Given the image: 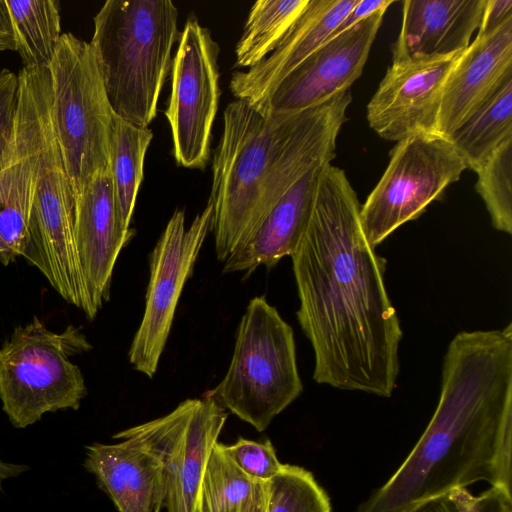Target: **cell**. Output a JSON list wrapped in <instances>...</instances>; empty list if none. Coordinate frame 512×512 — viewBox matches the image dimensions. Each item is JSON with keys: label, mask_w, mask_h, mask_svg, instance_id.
<instances>
[{"label": "cell", "mask_w": 512, "mask_h": 512, "mask_svg": "<svg viewBox=\"0 0 512 512\" xmlns=\"http://www.w3.org/2000/svg\"><path fill=\"white\" fill-rule=\"evenodd\" d=\"M265 512H331V505L311 472L284 464L268 483Z\"/></svg>", "instance_id": "83f0119b"}, {"label": "cell", "mask_w": 512, "mask_h": 512, "mask_svg": "<svg viewBox=\"0 0 512 512\" xmlns=\"http://www.w3.org/2000/svg\"><path fill=\"white\" fill-rule=\"evenodd\" d=\"M386 10L375 12L312 52L277 86L264 115L302 111L350 90L362 74Z\"/></svg>", "instance_id": "5bb4252c"}, {"label": "cell", "mask_w": 512, "mask_h": 512, "mask_svg": "<svg viewBox=\"0 0 512 512\" xmlns=\"http://www.w3.org/2000/svg\"><path fill=\"white\" fill-rule=\"evenodd\" d=\"M476 191L483 199L493 227L512 234V138L506 140L476 171Z\"/></svg>", "instance_id": "4316f807"}, {"label": "cell", "mask_w": 512, "mask_h": 512, "mask_svg": "<svg viewBox=\"0 0 512 512\" xmlns=\"http://www.w3.org/2000/svg\"><path fill=\"white\" fill-rule=\"evenodd\" d=\"M91 349L73 325L54 332L34 316L15 327L0 348V400L11 424L22 429L45 413L79 409L87 388L70 357Z\"/></svg>", "instance_id": "8992f818"}, {"label": "cell", "mask_w": 512, "mask_h": 512, "mask_svg": "<svg viewBox=\"0 0 512 512\" xmlns=\"http://www.w3.org/2000/svg\"><path fill=\"white\" fill-rule=\"evenodd\" d=\"M220 47L197 17L185 22L172 60L165 116L177 164L203 169L210 157L212 128L220 99Z\"/></svg>", "instance_id": "8fae6325"}, {"label": "cell", "mask_w": 512, "mask_h": 512, "mask_svg": "<svg viewBox=\"0 0 512 512\" xmlns=\"http://www.w3.org/2000/svg\"><path fill=\"white\" fill-rule=\"evenodd\" d=\"M134 230L123 228L110 166L75 198L74 241L92 320L109 299L114 266Z\"/></svg>", "instance_id": "2e32d148"}, {"label": "cell", "mask_w": 512, "mask_h": 512, "mask_svg": "<svg viewBox=\"0 0 512 512\" xmlns=\"http://www.w3.org/2000/svg\"><path fill=\"white\" fill-rule=\"evenodd\" d=\"M268 483L245 474L217 442L201 479L198 512H243L263 506Z\"/></svg>", "instance_id": "603a6c76"}, {"label": "cell", "mask_w": 512, "mask_h": 512, "mask_svg": "<svg viewBox=\"0 0 512 512\" xmlns=\"http://www.w3.org/2000/svg\"><path fill=\"white\" fill-rule=\"evenodd\" d=\"M153 132L113 114L110 135V171L124 229L130 223L143 180L144 160Z\"/></svg>", "instance_id": "cb8c5ba5"}, {"label": "cell", "mask_w": 512, "mask_h": 512, "mask_svg": "<svg viewBox=\"0 0 512 512\" xmlns=\"http://www.w3.org/2000/svg\"><path fill=\"white\" fill-rule=\"evenodd\" d=\"M213 398L187 399L172 412L125 429L113 438L129 440L159 462L166 512H198L201 479L227 419Z\"/></svg>", "instance_id": "30bf717a"}, {"label": "cell", "mask_w": 512, "mask_h": 512, "mask_svg": "<svg viewBox=\"0 0 512 512\" xmlns=\"http://www.w3.org/2000/svg\"><path fill=\"white\" fill-rule=\"evenodd\" d=\"M358 0H309L276 48L245 72H235L230 90L264 115L281 81L320 47Z\"/></svg>", "instance_id": "e0dca14e"}, {"label": "cell", "mask_w": 512, "mask_h": 512, "mask_svg": "<svg viewBox=\"0 0 512 512\" xmlns=\"http://www.w3.org/2000/svg\"><path fill=\"white\" fill-rule=\"evenodd\" d=\"M266 505V504H265ZM265 505L243 512H265Z\"/></svg>", "instance_id": "d590c367"}, {"label": "cell", "mask_w": 512, "mask_h": 512, "mask_svg": "<svg viewBox=\"0 0 512 512\" xmlns=\"http://www.w3.org/2000/svg\"><path fill=\"white\" fill-rule=\"evenodd\" d=\"M302 111L263 115L240 99L225 108L208 200L219 261L224 262L261 222L274 164Z\"/></svg>", "instance_id": "277c9868"}, {"label": "cell", "mask_w": 512, "mask_h": 512, "mask_svg": "<svg viewBox=\"0 0 512 512\" xmlns=\"http://www.w3.org/2000/svg\"><path fill=\"white\" fill-rule=\"evenodd\" d=\"M4 253H5V250H4V247L0 241V261L3 259L4 257Z\"/></svg>", "instance_id": "8d00e7d4"}, {"label": "cell", "mask_w": 512, "mask_h": 512, "mask_svg": "<svg viewBox=\"0 0 512 512\" xmlns=\"http://www.w3.org/2000/svg\"><path fill=\"white\" fill-rule=\"evenodd\" d=\"M392 3L390 0H358L326 40L352 28L375 12L387 9Z\"/></svg>", "instance_id": "d6a6232c"}, {"label": "cell", "mask_w": 512, "mask_h": 512, "mask_svg": "<svg viewBox=\"0 0 512 512\" xmlns=\"http://www.w3.org/2000/svg\"><path fill=\"white\" fill-rule=\"evenodd\" d=\"M28 469L29 467L25 465L7 463L0 460V491L5 480L16 477Z\"/></svg>", "instance_id": "e575fe53"}, {"label": "cell", "mask_w": 512, "mask_h": 512, "mask_svg": "<svg viewBox=\"0 0 512 512\" xmlns=\"http://www.w3.org/2000/svg\"><path fill=\"white\" fill-rule=\"evenodd\" d=\"M19 99L18 74L0 70V158L10 142L15 125Z\"/></svg>", "instance_id": "4dcf8cb0"}, {"label": "cell", "mask_w": 512, "mask_h": 512, "mask_svg": "<svg viewBox=\"0 0 512 512\" xmlns=\"http://www.w3.org/2000/svg\"><path fill=\"white\" fill-rule=\"evenodd\" d=\"M16 51L14 30L5 0H0V51Z\"/></svg>", "instance_id": "836d02e7"}, {"label": "cell", "mask_w": 512, "mask_h": 512, "mask_svg": "<svg viewBox=\"0 0 512 512\" xmlns=\"http://www.w3.org/2000/svg\"><path fill=\"white\" fill-rule=\"evenodd\" d=\"M466 168L476 172L512 138V74L448 137Z\"/></svg>", "instance_id": "7402d4cb"}, {"label": "cell", "mask_w": 512, "mask_h": 512, "mask_svg": "<svg viewBox=\"0 0 512 512\" xmlns=\"http://www.w3.org/2000/svg\"><path fill=\"white\" fill-rule=\"evenodd\" d=\"M405 512H512V495L511 491L499 487H490L479 495L459 487L426 499Z\"/></svg>", "instance_id": "f1b7e54d"}, {"label": "cell", "mask_w": 512, "mask_h": 512, "mask_svg": "<svg viewBox=\"0 0 512 512\" xmlns=\"http://www.w3.org/2000/svg\"><path fill=\"white\" fill-rule=\"evenodd\" d=\"M170 0H107L94 16L89 42L115 114L148 127L179 38Z\"/></svg>", "instance_id": "3957f363"}, {"label": "cell", "mask_w": 512, "mask_h": 512, "mask_svg": "<svg viewBox=\"0 0 512 512\" xmlns=\"http://www.w3.org/2000/svg\"><path fill=\"white\" fill-rule=\"evenodd\" d=\"M486 0H406L392 59L463 52L480 26Z\"/></svg>", "instance_id": "d6986e66"}, {"label": "cell", "mask_w": 512, "mask_h": 512, "mask_svg": "<svg viewBox=\"0 0 512 512\" xmlns=\"http://www.w3.org/2000/svg\"><path fill=\"white\" fill-rule=\"evenodd\" d=\"M512 324L463 331L444 356L435 412L405 461L355 512H405L484 481L511 491Z\"/></svg>", "instance_id": "7a4b0ae2"}, {"label": "cell", "mask_w": 512, "mask_h": 512, "mask_svg": "<svg viewBox=\"0 0 512 512\" xmlns=\"http://www.w3.org/2000/svg\"><path fill=\"white\" fill-rule=\"evenodd\" d=\"M212 214L208 202L186 229L184 211L176 210L150 254L144 314L128 353L133 368L149 378L157 371L183 287L211 230Z\"/></svg>", "instance_id": "7c38bea8"}, {"label": "cell", "mask_w": 512, "mask_h": 512, "mask_svg": "<svg viewBox=\"0 0 512 512\" xmlns=\"http://www.w3.org/2000/svg\"><path fill=\"white\" fill-rule=\"evenodd\" d=\"M302 391L291 326L264 296L252 298L227 373L205 396L262 432Z\"/></svg>", "instance_id": "5b68a950"}, {"label": "cell", "mask_w": 512, "mask_h": 512, "mask_svg": "<svg viewBox=\"0 0 512 512\" xmlns=\"http://www.w3.org/2000/svg\"><path fill=\"white\" fill-rule=\"evenodd\" d=\"M84 467L118 512H161L164 488L161 466L148 451L129 440L86 447Z\"/></svg>", "instance_id": "44dd1931"}, {"label": "cell", "mask_w": 512, "mask_h": 512, "mask_svg": "<svg viewBox=\"0 0 512 512\" xmlns=\"http://www.w3.org/2000/svg\"><path fill=\"white\" fill-rule=\"evenodd\" d=\"M325 165V164H324ZM307 172L276 202L252 233L224 261L223 273L273 268L296 249L313 209L322 167Z\"/></svg>", "instance_id": "ffe728a7"}, {"label": "cell", "mask_w": 512, "mask_h": 512, "mask_svg": "<svg viewBox=\"0 0 512 512\" xmlns=\"http://www.w3.org/2000/svg\"><path fill=\"white\" fill-rule=\"evenodd\" d=\"M512 74V19L476 36L455 61L442 88L436 133L448 137Z\"/></svg>", "instance_id": "ac0fdd59"}, {"label": "cell", "mask_w": 512, "mask_h": 512, "mask_svg": "<svg viewBox=\"0 0 512 512\" xmlns=\"http://www.w3.org/2000/svg\"><path fill=\"white\" fill-rule=\"evenodd\" d=\"M224 450L245 474L259 481L269 482L284 465L268 439L257 442L240 437L234 444H224Z\"/></svg>", "instance_id": "f546056e"}, {"label": "cell", "mask_w": 512, "mask_h": 512, "mask_svg": "<svg viewBox=\"0 0 512 512\" xmlns=\"http://www.w3.org/2000/svg\"><path fill=\"white\" fill-rule=\"evenodd\" d=\"M509 19H512V0H486L477 35H487Z\"/></svg>", "instance_id": "1f68e13d"}, {"label": "cell", "mask_w": 512, "mask_h": 512, "mask_svg": "<svg viewBox=\"0 0 512 512\" xmlns=\"http://www.w3.org/2000/svg\"><path fill=\"white\" fill-rule=\"evenodd\" d=\"M49 68L36 69L38 169L22 257L34 265L68 303L78 302L85 286L74 241L75 197L51 119Z\"/></svg>", "instance_id": "52a82bcc"}, {"label": "cell", "mask_w": 512, "mask_h": 512, "mask_svg": "<svg viewBox=\"0 0 512 512\" xmlns=\"http://www.w3.org/2000/svg\"><path fill=\"white\" fill-rule=\"evenodd\" d=\"M360 207L345 172L325 164L291 255L297 319L314 351L317 383L390 397L403 333L384 282L386 260L365 237Z\"/></svg>", "instance_id": "6da1fadb"}, {"label": "cell", "mask_w": 512, "mask_h": 512, "mask_svg": "<svg viewBox=\"0 0 512 512\" xmlns=\"http://www.w3.org/2000/svg\"><path fill=\"white\" fill-rule=\"evenodd\" d=\"M309 0H258L248 14L235 48V67L251 68L264 60L302 14Z\"/></svg>", "instance_id": "484cf974"}, {"label": "cell", "mask_w": 512, "mask_h": 512, "mask_svg": "<svg viewBox=\"0 0 512 512\" xmlns=\"http://www.w3.org/2000/svg\"><path fill=\"white\" fill-rule=\"evenodd\" d=\"M23 67L48 68L60 37V7L55 0H5Z\"/></svg>", "instance_id": "d4e9b609"}, {"label": "cell", "mask_w": 512, "mask_h": 512, "mask_svg": "<svg viewBox=\"0 0 512 512\" xmlns=\"http://www.w3.org/2000/svg\"><path fill=\"white\" fill-rule=\"evenodd\" d=\"M461 53L392 59L367 105L369 126L390 141L436 133L442 88Z\"/></svg>", "instance_id": "4fadbf2b"}, {"label": "cell", "mask_w": 512, "mask_h": 512, "mask_svg": "<svg viewBox=\"0 0 512 512\" xmlns=\"http://www.w3.org/2000/svg\"><path fill=\"white\" fill-rule=\"evenodd\" d=\"M48 68L52 124L76 198L109 168L114 111L89 42L62 34Z\"/></svg>", "instance_id": "ba28073f"}, {"label": "cell", "mask_w": 512, "mask_h": 512, "mask_svg": "<svg viewBox=\"0 0 512 512\" xmlns=\"http://www.w3.org/2000/svg\"><path fill=\"white\" fill-rule=\"evenodd\" d=\"M19 99L14 132L0 158V241L9 265L23 255L38 169L36 68L18 72Z\"/></svg>", "instance_id": "9a60e30c"}, {"label": "cell", "mask_w": 512, "mask_h": 512, "mask_svg": "<svg viewBox=\"0 0 512 512\" xmlns=\"http://www.w3.org/2000/svg\"><path fill=\"white\" fill-rule=\"evenodd\" d=\"M465 169L445 136L417 133L397 141L385 172L360 207L370 246L375 249L401 225L417 219Z\"/></svg>", "instance_id": "9c48e42d"}]
</instances>
